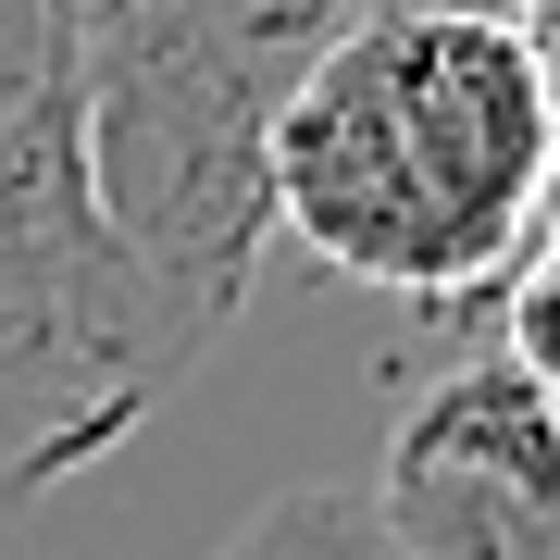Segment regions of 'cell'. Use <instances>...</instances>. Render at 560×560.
I'll use <instances>...</instances> for the list:
<instances>
[{
	"instance_id": "1",
	"label": "cell",
	"mask_w": 560,
	"mask_h": 560,
	"mask_svg": "<svg viewBox=\"0 0 560 560\" xmlns=\"http://www.w3.org/2000/svg\"><path fill=\"white\" fill-rule=\"evenodd\" d=\"M560 101L511 13L411 0L337 38L275 113V237L411 312H474L536 249Z\"/></svg>"
},
{
	"instance_id": "2",
	"label": "cell",
	"mask_w": 560,
	"mask_h": 560,
	"mask_svg": "<svg viewBox=\"0 0 560 560\" xmlns=\"http://www.w3.org/2000/svg\"><path fill=\"white\" fill-rule=\"evenodd\" d=\"M200 361L88 150V0H0V499L113 460Z\"/></svg>"
},
{
	"instance_id": "3",
	"label": "cell",
	"mask_w": 560,
	"mask_h": 560,
	"mask_svg": "<svg viewBox=\"0 0 560 560\" xmlns=\"http://www.w3.org/2000/svg\"><path fill=\"white\" fill-rule=\"evenodd\" d=\"M411 0H88V150L150 300L224 337L275 249V113L337 38Z\"/></svg>"
},
{
	"instance_id": "4",
	"label": "cell",
	"mask_w": 560,
	"mask_h": 560,
	"mask_svg": "<svg viewBox=\"0 0 560 560\" xmlns=\"http://www.w3.org/2000/svg\"><path fill=\"white\" fill-rule=\"evenodd\" d=\"M374 511L399 560H560V411L511 361H460L399 411Z\"/></svg>"
},
{
	"instance_id": "5",
	"label": "cell",
	"mask_w": 560,
	"mask_h": 560,
	"mask_svg": "<svg viewBox=\"0 0 560 560\" xmlns=\"http://www.w3.org/2000/svg\"><path fill=\"white\" fill-rule=\"evenodd\" d=\"M212 560H399V548H386L374 486H275Z\"/></svg>"
},
{
	"instance_id": "6",
	"label": "cell",
	"mask_w": 560,
	"mask_h": 560,
	"mask_svg": "<svg viewBox=\"0 0 560 560\" xmlns=\"http://www.w3.org/2000/svg\"><path fill=\"white\" fill-rule=\"evenodd\" d=\"M486 361H511V374L560 411V249H523L499 275V349Z\"/></svg>"
},
{
	"instance_id": "7",
	"label": "cell",
	"mask_w": 560,
	"mask_h": 560,
	"mask_svg": "<svg viewBox=\"0 0 560 560\" xmlns=\"http://www.w3.org/2000/svg\"><path fill=\"white\" fill-rule=\"evenodd\" d=\"M536 249H560V138H548V175H536Z\"/></svg>"
},
{
	"instance_id": "8",
	"label": "cell",
	"mask_w": 560,
	"mask_h": 560,
	"mask_svg": "<svg viewBox=\"0 0 560 560\" xmlns=\"http://www.w3.org/2000/svg\"><path fill=\"white\" fill-rule=\"evenodd\" d=\"M523 38H536V62H548V101H560V13H548V25H523Z\"/></svg>"
},
{
	"instance_id": "9",
	"label": "cell",
	"mask_w": 560,
	"mask_h": 560,
	"mask_svg": "<svg viewBox=\"0 0 560 560\" xmlns=\"http://www.w3.org/2000/svg\"><path fill=\"white\" fill-rule=\"evenodd\" d=\"M474 13H511V25H548L560 0H474Z\"/></svg>"
}]
</instances>
